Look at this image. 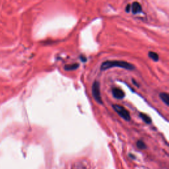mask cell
Returning <instances> with one entry per match:
<instances>
[{"label":"cell","mask_w":169,"mask_h":169,"mask_svg":"<svg viewBox=\"0 0 169 169\" xmlns=\"http://www.w3.org/2000/svg\"><path fill=\"white\" fill-rule=\"evenodd\" d=\"M112 108L114 110V111L124 120L126 121H130L131 120V116L129 111L123 106L119 105V104H113Z\"/></svg>","instance_id":"cell-3"},{"label":"cell","mask_w":169,"mask_h":169,"mask_svg":"<svg viewBox=\"0 0 169 169\" xmlns=\"http://www.w3.org/2000/svg\"><path fill=\"white\" fill-rule=\"evenodd\" d=\"M120 67L127 70H133L135 66L133 64L123 60H107L102 63L100 67L101 71H106L112 67Z\"/></svg>","instance_id":"cell-1"},{"label":"cell","mask_w":169,"mask_h":169,"mask_svg":"<svg viewBox=\"0 0 169 169\" xmlns=\"http://www.w3.org/2000/svg\"><path fill=\"white\" fill-rule=\"evenodd\" d=\"M131 11L133 15H136L142 12V5L137 2H133L131 6Z\"/></svg>","instance_id":"cell-5"},{"label":"cell","mask_w":169,"mask_h":169,"mask_svg":"<svg viewBox=\"0 0 169 169\" xmlns=\"http://www.w3.org/2000/svg\"><path fill=\"white\" fill-rule=\"evenodd\" d=\"M131 10V5L130 4H128L126 5V7L125 8V11L126 13H130V11Z\"/></svg>","instance_id":"cell-12"},{"label":"cell","mask_w":169,"mask_h":169,"mask_svg":"<svg viewBox=\"0 0 169 169\" xmlns=\"http://www.w3.org/2000/svg\"><path fill=\"white\" fill-rule=\"evenodd\" d=\"M139 116H140V118L147 124H150L151 123V122H152L151 118L149 116L144 113H139Z\"/></svg>","instance_id":"cell-9"},{"label":"cell","mask_w":169,"mask_h":169,"mask_svg":"<svg viewBox=\"0 0 169 169\" xmlns=\"http://www.w3.org/2000/svg\"><path fill=\"white\" fill-rule=\"evenodd\" d=\"M112 92L113 97L116 99H118V100H121L125 97V92L120 89L113 88Z\"/></svg>","instance_id":"cell-4"},{"label":"cell","mask_w":169,"mask_h":169,"mask_svg":"<svg viewBox=\"0 0 169 169\" xmlns=\"http://www.w3.org/2000/svg\"><path fill=\"white\" fill-rule=\"evenodd\" d=\"M92 95L93 98L97 102L100 104H103L102 98L101 97V88H100V83L98 81H95L92 85Z\"/></svg>","instance_id":"cell-2"},{"label":"cell","mask_w":169,"mask_h":169,"mask_svg":"<svg viewBox=\"0 0 169 169\" xmlns=\"http://www.w3.org/2000/svg\"><path fill=\"white\" fill-rule=\"evenodd\" d=\"M137 146L138 148L141 149L146 148V145H145V143L143 141H142V140L137 141Z\"/></svg>","instance_id":"cell-10"},{"label":"cell","mask_w":169,"mask_h":169,"mask_svg":"<svg viewBox=\"0 0 169 169\" xmlns=\"http://www.w3.org/2000/svg\"><path fill=\"white\" fill-rule=\"evenodd\" d=\"M159 97L161 101L164 102L167 106H169V95L168 93L161 92L159 95Z\"/></svg>","instance_id":"cell-6"},{"label":"cell","mask_w":169,"mask_h":169,"mask_svg":"<svg viewBox=\"0 0 169 169\" xmlns=\"http://www.w3.org/2000/svg\"><path fill=\"white\" fill-rule=\"evenodd\" d=\"M132 82H133V83L134 85H135L136 86H137V87L139 86V85H138V83H137L136 82V81L134 80V79H132Z\"/></svg>","instance_id":"cell-13"},{"label":"cell","mask_w":169,"mask_h":169,"mask_svg":"<svg viewBox=\"0 0 169 169\" xmlns=\"http://www.w3.org/2000/svg\"><path fill=\"white\" fill-rule=\"evenodd\" d=\"M148 56L154 62H158L159 60V56L158 54H157L155 52L150 51L148 53Z\"/></svg>","instance_id":"cell-8"},{"label":"cell","mask_w":169,"mask_h":169,"mask_svg":"<svg viewBox=\"0 0 169 169\" xmlns=\"http://www.w3.org/2000/svg\"><path fill=\"white\" fill-rule=\"evenodd\" d=\"M79 59L81 60V61L82 62H85L87 61V57L84 55H82V54L80 55Z\"/></svg>","instance_id":"cell-11"},{"label":"cell","mask_w":169,"mask_h":169,"mask_svg":"<svg viewBox=\"0 0 169 169\" xmlns=\"http://www.w3.org/2000/svg\"><path fill=\"white\" fill-rule=\"evenodd\" d=\"M79 67V63H73V64H69V65H66L64 66V69L66 71H73L75 69H78Z\"/></svg>","instance_id":"cell-7"}]
</instances>
